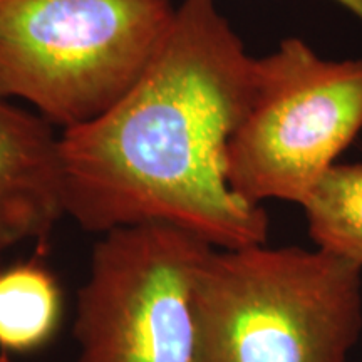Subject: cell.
Returning <instances> with one entry per match:
<instances>
[{
    "mask_svg": "<svg viewBox=\"0 0 362 362\" xmlns=\"http://www.w3.org/2000/svg\"><path fill=\"white\" fill-rule=\"evenodd\" d=\"M255 61L216 0H180L136 83L103 115L62 131L67 215L90 233L166 223L220 250L267 243V211L226 180Z\"/></svg>",
    "mask_w": 362,
    "mask_h": 362,
    "instance_id": "1",
    "label": "cell"
},
{
    "mask_svg": "<svg viewBox=\"0 0 362 362\" xmlns=\"http://www.w3.org/2000/svg\"><path fill=\"white\" fill-rule=\"evenodd\" d=\"M198 362H347L362 265L320 248H214L197 287Z\"/></svg>",
    "mask_w": 362,
    "mask_h": 362,
    "instance_id": "2",
    "label": "cell"
},
{
    "mask_svg": "<svg viewBox=\"0 0 362 362\" xmlns=\"http://www.w3.org/2000/svg\"><path fill=\"white\" fill-rule=\"evenodd\" d=\"M173 0H0V98L64 129L110 110L173 22Z\"/></svg>",
    "mask_w": 362,
    "mask_h": 362,
    "instance_id": "3",
    "label": "cell"
},
{
    "mask_svg": "<svg viewBox=\"0 0 362 362\" xmlns=\"http://www.w3.org/2000/svg\"><path fill=\"white\" fill-rule=\"evenodd\" d=\"M362 131V59L329 61L287 37L255 61L252 98L226 148V180L253 205H304Z\"/></svg>",
    "mask_w": 362,
    "mask_h": 362,
    "instance_id": "4",
    "label": "cell"
},
{
    "mask_svg": "<svg viewBox=\"0 0 362 362\" xmlns=\"http://www.w3.org/2000/svg\"><path fill=\"white\" fill-rule=\"evenodd\" d=\"M214 248L166 223L104 233L78 293L76 362H198L197 287Z\"/></svg>",
    "mask_w": 362,
    "mask_h": 362,
    "instance_id": "5",
    "label": "cell"
},
{
    "mask_svg": "<svg viewBox=\"0 0 362 362\" xmlns=\"http://www.w3.org/2000/svg\"><path fill=\"white\" fill-rule=\"evenodd\" d=\"M66 215L61 136L0 98V260L19 243L44 242Z\"/></svg>",
    "mask_w": 362,
    "mask_h": 362,
    "instance_id": "6",
    "label": "cell"
},
{
    "mask_svg": "<svg viewBox=\"0 0 362 362\" xmlns=\"http://www.w3.org/2000/svg\"><path fill=\"white\" fill-rule=\"evenodd\" d=\"M61 309L59 285L44 267L21 264L0 272V349H39L56 332Z\"/></svg>",
    "mask_w": 362,
    "mask_h": 362,
    "instance_id": "7",
    "label": "cell"
},
{
    "mask_svg": "<svg viewBox=\"0 0 362 362\" xmlns=\"http://www.w3.org/2000/svg\"><path fill=\"white\" fill-rule=\"evenodd\" d=\"M302 208L317 248L362 265V161L334 165Z\"/></svg>",
    "mask_w": 362,
    "mask_h": 362,
    "instance_id": "8",
    "label": "cell"
},
{
    "mask_svg": "<svg viewBox=\"0 0 362 362\" xmlns=\"http://www.w3.org/2000/svg\"><path fill=\"white\" fill-rule=\"evenodd\" d=\"M334 2L342 6L347 12H351L362 24V0H334Z\"/></svg>",
    "mask_w": 362,
    "mask_h": 362,
    "instance_id": "9",
    "label": "cell"
}]
</instances>
